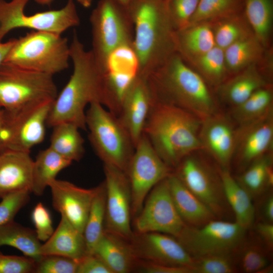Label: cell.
Masks as SVG:
<instances>
[{
  "label": "cell",
  "instance_id": "5bb4252c",
  "mask_svg": "<svg viewBox=\"0 0 273 273\" xmlns=\"http://www.w3.org/2000/svg\"><path fill=\"white\" fill-rule=\"evenodd\" d=\"M167 177L157 184L147 196L134 217L135 233L158 232L176 238L186 225L172 200Z\"/></svg>",
  "mask_w": 273,
  "mask_h": 273
},
{
  "label": "cell",
  "instance_id": "db71d44e",
  "mask_svg": "<svg viewBox=\"0 0 273 273\" xmlns=\"http://www.w3.org/2000/svg\"><path fill=\"white\" fill-rule=\"evenodd\" d=\"M4 114V110L2 108H0V150L1 147V132L3 122Z\"/></svg>",
  "mask_w": 273,
  "mask_h": 273
},
{
  "label": "cell",
  "instance_id": "b9f144b4",
  "mask_svg": "<svg viewBox=\"0 0 273 273\" xmlns=\"http://www.w3.org/2000/svg\"><path fill=\"white\" fill-rule=\"evenodd\" d=\"M78 261L57 255H42L36 262L34 273H76Z\"/></svg>",
  "mask_w": 273,
  "mask_h": 273
},
{
  "label": "cell",
  "instance_id": "6da1fadb",
  "mask_svg": "<svg viewBox=\"0 0 273 273\" xmlns=\"http://www.w3.org/2000/svg\"><path fill=\"white\" fill-rule=\"evenodd\" d=\"M69 46L73 73L53 102L47 125L68 122L85 130L86 106L95 102L105 106L104 78L91 50H86L75 31Z\"/></svg>",
  "mask_w": 273,
  "mask_h": 273
},
{
  "label": "cell",
  "instance_id": "52a82bcc",
  "mask_svg": "<svg viewBox=\"0 0 273 273\" xmlns=\"http://www.w3.org/2000/svg\"><path fill=\"white\" fill-rule=\"evenodd\" d=\"M198 152L184 157L173 172L217 219L231 221L233 213L225 198L219 167Z\"/></svg>",
  "mask_w": 273,
  "mask_h": 273
},
{
  "label": "cell",
  "instance_id": "f546056e",
  "mask_svg": "<svg viewBox=\"0 0 273 273\" xmlns=\"http://www.w3.org/2000/svg\"><path fill=\"white\" fill-rule=\"evenodd\" d=\"M253 235L251 238L247 234L234 252L238 272H269L272 268L271 251Z\"/></svg>",
  "mask_w": 273,
  "mask_h": 273
},
{
  "label": "cell",
  "instance_id": "681fc988",
  "mask_svg": "<svg viewBox=\"0 0 273 273\" xmlns=\"http://www.w3.org/2000/svg\"><path fill=\"white\" fill-rule=\"evenodd\" d=\"M254 235L271 252L273 249V223L258 221L253 225Z\"/></svg>",
  "mask_w": 273,
  "mask_h": 273
},
{
  "label": "cell",
  "instance_id": "f907efd6",
  "mask_svg": "<svg viewBox=\"0 0 273 273\" xmlns=\"http://www.w3.org/2000/svg\"><path fill=\"white\" fill-rule=\"evenodd\" d=\"M262 198L259 205V210L255 213V215H259V221L273 223V194L272 190L267 191Z\"/></svg>",
  "mask_w": 273,
  "mask_h": 273
},
{
  "label": "cell",
  "instance_id": "9f6ffc18",
  "mask_svg": "<svg viewBox=\"0 0 273 273\" xmlns=\"http://www.w3.org/2000/svg\"><path fill=\"white\" fill-rule=\"evenodd\" d=\"M116 2H117L119 4H120L121 5L125 7V8H127L128 5L130 3L131 0H115Z\"/></svg>",
  "mask_w": 273,
  "mask_h": 273
},
{
  "label": "cell",
  "instance_id": "d4e9b609",
  "mask_svg": "<svg viewBox=\"0 0 273 273\" xmlns=\"http://www.w3.org/2000/svg\"><path fill=\"white\" fill-rule=\"evenodd\" d=\"M40 252L42 255H60L78 261L86 254L83 234L61 216L52 235L42 244Z\"/></svg>",
  "mask_w": 273,
  "mask_h": 273
},
{
  "label": "cell",
  "instance_id": "836d02e7",
  "mask_svg": "<svg viewBox=\"0 0 273 273\" xmlns=\"http://www.w3.org/2000/svg\"><path fill=\"white\" fill-rule=\"evenodd\" d=\"M49 147L72 162L78 161L84 153V140L75 125L63 122L53 126Z\"/></svg>",
  "mask_w": 273,
  "mask_h": 273
},
{
  "label": "cell",
  "instance_id": "5b68a950",
  "mask_svg": "<svg viewBox=\"0 0 273 273\" xmlns=\"http://www.w3.org/2000/svg\"><path fill=\"white\" fill-rule=\"evenodd\" d=\"M70 59L67 38L50 32L32 30L15 38L4 62L53 76L69 67Z\"/></svg>",
  "mask_w": 273,
  "mask_h": 273
},
{
  "label": "cell",
  "instance_id": "7c38bea8",
  "mask_svg": "<svg viewBox=\"0 0 273 273\" xmlns=\"http://www.w3.org/2000/svg\"><path fill=\"white\" fill-rule=\"evenodd\" d=\"M235 221L215 219L198 227L186 225L175 238L193 258L234 252L247 235Z\"/></svg>",
  "mask_w": 273,
  "mask_h": 273
},
{
  "label": "cell",
  "instance_id": "f5cc1de1",
  "mask_svg": "<svg viewBox=\"0 0 273 273\" xmlns=\"http://www.w3.org/2000/svg\"><path fill=\"white\" fill-rule=\"evenodd\" d=\"M82 7L84 8H89L92 3L93 0H76Z\"/></svg>",
  "mask_w": 273,
  "mask_h": 273
},
{
  "label": "cell",
  "instance_id": "ee69618b",
  "mask_svg": "<svg viewBox=\"0 0 273 273\" xmlns=\"http://www.w3.org/2000/svg\"><path fill=\"white\" fill-rule=\"evenodd\" d=\"M29 192L10 194L0 202V228L14 220L18 212L30 200Z\"/></svg>",
  "mask_w": 273,
  "mask_h": 273
},
{
  "label": "cell",
  "instance_id": "8d00e7d4",
  "mask_svg": "<svg viewBox=\"0 0 273 273\" xmlns=\"http://www.w3.org/2000/svg\"><path fill=\"white\" fill-rule=\"evenodd\" d=\"M106 198L104 181L97 186L83 232L86 254H93L97 244L104 233Z\"/></svg>",
  "mask_w": 273,
  "mask_h": 273
},
{
  "label": "cell",
  "instance_id": "bcb514c9",
  "mask_svg": "<svg viewBox=\"0 0 273 273\" xmlns=\"http://www.w3.org/2000/svg\"><path fill=\"white\" fill-rule=\"evenodd\" d=\"M36 262L27 256L5 255L0 252V273H32Z\"/></svg>",
  "mask_w": 273,
  "mask_h": 273
},
{
  "label": "cell",
  "instance_id": "484cf974",
  "mask_svg": "<svg viewBox=\"0 0 273 273\" xmlns=\"http://www.w3.org/2000/svg\"><path fill=\"white\" fill-rule=\"evenodd\" d=\"M93 254L113 273H127L136 269L138 260L133 255L127 241L105 232Z\"/></svg>",
  "mask_w": 273,
  "mask_h": 273
},
{
  "label": "cell",
  "instance_id": "1f68e13d",
  "mask_svg": "<svg viewBox=\"0 0 273 273\" xmlns=\"http://www.w3.org/2000/svg\"><path fill=\"white\" fill-rule=\"evenodd\" d=\"M72 162L50 147L40 151L33 162L31 192L36 196L43 195L49 183Z\"/></svg>",
  "mask_w": 273,
  "mask_h": 273
},
{
  "label": "cell",
  "instance_id": "7dc6e473",
  "mask_svg": "<svg viewBox=\"0 0 273 273\" xmlns=\"http://www.w3.org/2000/svg\"><path fill=\"white\" fill-rule=\"evenodd\" d=\"M76 273H113L96 255L86 254L78 260Z\"/></svg>",
  "mask_w": 273,
  "mask_h": 273
},
{
  "label": "cell",
  "instance_id": "f1b7e54d",
  "mask_svg": "<svg viewBox=\"0 0 273 273\" xmlns=\"http://www.w3.org/2000/svg\"><path fill=\"white\" fill-rule=\"evenodd\" d=\"M235 179L252 200L258 198L267 191L272 190L273 152L255 160Z\"/></svg>",
  "mask_w": 273,
  "mask_h": 273
},
{
  "label": "cell",
  "instance_id": "ab89813d",
  "mask_svg": "<svg viewBox=\"0 0 273 273\" xmlns=\"http://www.w3.org/2000/svg\"><path fill=\"white\" fill-rule=\"evenodd\" d=\"M243 10V0H199L188 26L201 22L212 23Z\"/></svg>",
  "mask_w": 273,
  "mask_h": 273
},
{
  "label": "cell",
  "instance_id": "4fadbf2b",
  "mask_svg": "<svg viewBox=\"0 0 273 273\" xmlns=\"http://www.w3.org/2000/svg\"><path fill=\"white\" fill-rule=\"evenodd\" d=\"M173 172V169L161 159L143 133L126 172L131 190V217L139 214L152 188Z\"/></svg>",
  "mask_w": 273,
  "mask_h": 273
},
{
  "label": "cell",
  "instance_id": "816d5d0a",
  "mask_svg": "<svg viewBox=\"0 0 273 273\" xmlns=\"http://www.w3.org/2000/svg\"><path fill=\"white\" fill-rule=\"evenodd\" d=\"M15 40V38H12L6 42L0 41V65L4 61L14 44Z\"/></svg>",
  "mask_w": 273,
  "mask_h": 273
},
{
  "label": "cell",
  "instance_id": "74e56055",
  "mask_svg": "<svg viewBox=\"0 0 273 273\" xmlns=\"http://www.w3.org/2000/svg\"><path fill=\"white\" fill-rule=\"evenodd\" d=\"M215 45L222 50L253 33L243 10L211 23Z\"/></svg>",
  "mask_w": 273,
  "mask_h": 273
},
{
  "label": "cell",
  "instance_id": "11a10c76",
  "mask_svg": "<svg viewBox=\"0 0 273 273\" xmlns=\"http://www.w3.org/2000/svg\"><path fill=\"white\" fill-rule=\"evenodd\" d=\"M37 4L42 5H50L54 0H33Z\"/></svg>",
  "mask_w": 273,
  "mask_h": 273
},
{
  "label": "cell",
  "instance_id": "4316f807",
  "mask_svg": "<svg viewBox=\"0 0 273 273\" xmlns=\"http://www.w3.org/2000/svg\"><path fill=\"white\" fill-rule=\"evenodd\" d=\"M227 202L235 221L250 230L255 222V208L249 194L238 184L229 169L219 167Z\"/></svg>",
  "mask_w": 273,
  "mask_h": 273
},
{
  "label": "cell",
  "instance_id": "2e32d148",
  "mask_svg": "<svg viewBox=\"0 0 273 273\" xmlns=\"http://www.w3.org/2000/svg\"><path fill=\"white\" fill-rule=\"evenodd\" d=\"M139 71V60L132 44L120 46L108 56L102 71L105 107L116 116H118L122 100Z\"/></svg>",
  "mask_w": 273,
  "mask_h": 273
},
{
  "label": "cell",
  "instance_id": "30bf717a",
  "mask_svg": "<svg viewBox=\"0 0 273 273\" xmlns=\"http://www.w3.org/2000/svg\"><path fill=\"white\" fill-rule=\"evenodd\" d=\"M29 0H0V41L11 31L19 28L61 34L79 25L80 19L73 0H68L62 8L31 15L24 9Z\"/></svg>",
  "mask_w": 273,
  "mask_h": 273
},
{
  "label": "cell",
  "instance_id": "4dcf8cb0",
  "mask_svg": "<svg viewBox=\"0 0 273 273\" xmlns=\"http://www.w3.org/2000/svg\"><path fill=\"white\" fill-rule=\"evenodd\" d=\"M264 49L253 34L238 40L224 50L225 65L229 76L257 64L263 59Z\"/></svg>",
  "mask_w": 273,
  "mask_h": 273
},
{
  "label": "cell",
  "instance_id": "83f0119b",
  "mask_svg": "<svg viewBox=\"0 0 273 273\" xmlns=\"http://www.w3.org/2000/svg\"><path fill=\"white\" fill-rule=\"evenodd\" d=\"M177 52L186 62L206 53L215 45L211 23L190 25L176 31Z\"/></svg>",
  "mask_w": 273,
  "mask_h": 273
},
{
  "label": "cell",
  "instance_id": "d6986e66",
  "mask_svg": "<svg viewBox=\"0 0 273 273\" xmlns=\"http://www.w3.org/2000/svg\"><path fill=\"white\" fill-rule=\"evenodd\" d=\"M234 123L220 111L202 120L199 139L202 150L221 169L230 170L232 162L237 128Z\"/></svg>",
  "mask_w": 273,
  "mask_h": 273
},
{
  "label": "cell",
  "instance_id": "ffe728a7",
  "mask_svg": "<svg viewBox=\"0 0 273 273\" xmlns=\"http://www.w3.org/2000/svg\"><path fill=\"white\" fill-rule=\"evenodd\" d=\"M49 187L54 208L83 234L97 187L87 189L56 178L49 183Z\"/></svg>",
  "mask_w": 273,
  "mask_h": 273
},
{
  "label": "cell",
  "instance_id": "8fae6325",
  "mask_svg": "<svg viewBox=\"0 0 273 273\" xmlns=\"http://www.w3.org/2000/svg\"><path fill=\"white\" fill-rule=\"evenodd\" d=\"M54 101L36 103L14 111L3 109L0 152L12 150L30 153L34 146L43 142Z\"/></svg>",
  "mask_w": 273,
  "mask_h": 273
},
{
  "label": "cell",
  "instance_id": "603a6c76",
  "mask_svg": "<svg viewBox=\"0 0 273 273\" xmlns=\"http://www.w3.org/2000/svg\"><path fill=\"white\" fill-rule=\"evenodd\" d=\"M269 84L257 64L253 65L227 78L216 87V93L219 100L232 108Z\"/></svg>",
  "mask_w": 273,
  "mask_h": 273
},
{
  "label": "cell",
  "instance_id": "8992f818",
  "mask_svg": "<svg viewBox=\"0 0 273 273\" xmlns=\"http://www.w3.org/2000/svg\"><path fill=\"white\" fill-rule=\"evenodd\" d=\"M89 141L104 164L125 173L135 146L119 117L99 103H93L85 112Z\"/></svg>",
  "mask_w": 273,
  "mask_h": 273
},
{
  "label": "cell",
  "instance_id": "3957f363",
  "mask_svg": "<svg viewBox=\"0 0 273 273\" xmlns=\"http://www.w3.org/2000/svg\"><path fill=\"white\" fill-rule=\"evenodd\" d=\"M168 1L131 0L126 8L133 24L132 47L139 62V75L147 77L177 52Z\"/></svg>",
  "mask_w": 273,
  "mask_h": 273
},
{
  "label": "cell",
  "instance_id": "f6af8a7d",
  "mask_svg": "<svg viewBox=\"0 0 273 273\" xmlns=\"http://www.w3.org/2000/svg\"><path fill=\"white\" fill-rule=\"evenodd\" d=\"M31 218L37 238L40 241H46L54 232L49 210L42 203H38L32 212Z\"/></svg>",
  "mask_w": 273,
  "mask_h": 273
},
{
  "label": "cell",
  "instance_id": "9c48e42d",
  "mask_svg": "<svg viewBox=\"0 0 273 273\" xmlns=\"http://www.w3.org/2000/svg\"><path fill=\"white\" fill-rule=\"evenodd\" d=\"M92 49L101 70L109 54L117 47L132 44V22L127 9L115 0H99L90 17Z\"/></svg>",
  "mask_w": 273,
  "mask_h": 273
},
{
  "label": "cell",
  "instance_id": "d6a6232c",
  "mask_svg": "<svg viewBox=\"0 0 273 273\" xmlns=\"http://www.w3.org/2000/svg\"><path fill=\"white\" fill-rule=\"evenodd\" d=\"M41 245L35 230L14 220L0 228V247L9 246L15 248L35 262L42 256L40 252Z\"/></svg>",
  "mask_w": 273,
  "mask_h": 273
},
{
  "label": "cell",
  "instance_id": "277c9868",
  "mask_svg": "<svg viewBox=\"0 0 273 273\" xmlns=\"http://www.w3.org/2000/svg\"><path fill=\"white\" fill-rule=\"evenodd\" d=\"M201 122L184 109L153 101L143 133L161 159L174 170L184 157L202 150Z\"/></svg>",
  "mask_w": 273,
  "mask_h": 273
},
{
  "label": "cell",
  "instance_id": "9a60e30c",
  "mask_svg": "<svg viewBox=\"0 0 273 273\" xmlns=\"http://www.w3.org/2000/svg\"><path fill=\"white\" fill-rule=\"evenodd\" d=\"M105 176L106 212L104 232L126 241L132 237L131 190L126 173L109 165L104 164Z\"/></svg>",
  "mask_w": 273,
  "mask_h": 273
},
{
  "label": "cell",
  "instance_id": "e0dca14e",
  "mask_svg": "<svg viewBox=\"0 0 273 273\" xmlns=\"http://www.w3.org/2000/svg\"><path fill=\"white\" fill-rule=\"evenodd\" d=\"M127 241L138 260L170 266L193 265L194 258L171 235L158 232L134 233Z\"/></svg>",
  "mask_w": 273,
  "mask_h": 273
},
{
  "label": "cell",
  "instance_id": "d590c367",
  "mask_svg": "<svg viewBox=\"0 0 273 273\" xmlns=\"http://www.w3.org/2000/svg\"><path fill=\"white\" fill-rule=\"evenodd\" d=\"M243 11L252 31L266 48L273 23V0H243Z\"/></svg>",
  "mask_w": 273,
  "mask_h": 273
},
{
  "label": "cell",
  "instance_id": "44dd1931",
  "mask_svg": "<svg viewBox=\"0 0 273 273\" xmlns=\"http://www.w3.org/2000/svg\"><path fill=\"white\" fill-rule=\"evenodd\" d=\"M152 103L147 78L139 75L125 94L118 116L129 133L134 146L143 133Z\"/></svg>",
  "mask_w": 273,
  "mask_h": 273
},
{
  "label": "cell",
  "instance_id": "7bdbcfd3",
  "mask_svg": "<svg viewBox=\"0 0 273 273\" xmlns=\"http://www.w3.org/2000/svg\"><path fill=\"white\" fill-rule=\"evenodd\" d=\"M199 0H169L170 16L176 31L188 26Z\"/></svg>",
  "mask_w": 273,
  "mask_h": 273
},
{
  "label": "cell",
  "instance_id": "e575fe53",
  "mask_svg": "<svg viewBox=\"0 0 273 273\" xmlns=\"http://www.w3.org/2000/svg\"><path fill=\"white\" fill-rule=\"evenodd\" d=\"M273 110V91L271 84L255 91L240 105L231 108V117L241 125L257 120Z\"/></svg>",
  "mask_w": 273,
  "mask_h": 273
},
{
  "label": "cell",
  "instance_id": "ac0fdd59",
  "mask_svg": "<svg viewBox=\"0 0 273 273\" xmlns=\"http://www.w3.org/2000/svg\"><path fill=\"white\" fill-rule=\"evenodd\" d=\"M271 152H273V110L237 127L232 162L240 172L255 160Z\"/></svg>",
  "mask_w": 273,
  "mask_h": 273
},
{
  "label": "cell",
  "instance_id": "7a4b0ae2",
  "mask_svg": "<svg viewBox=\"0 0 273 273\" xmlns=\"http://www.w3.org/2000/svg\"><path fill=\"white\" fill-rule=\"evenodd\" d=\"M147 78L154 101L178 107L201 120L220 111L209 84L177 52Z\"/></svg>",
  "mask_w": 273,
  "mask_h": 273
},
{
  "label": "cell",
  "instance_id": "f35d334b",
  "mask_svg": "<svg viewBox=\"0 0 273 273\" xmlns=\"http://www.w3.org/2000/svg\"><path fill=\"white\" fill-rule=\"evenodd\" d=\"M206 82L215 87L230 76L224 59V50L215 46L203 55L188 61Z\"/></svg>",
  "mask_w": 273,
  "mask_h": 273
},
{
  "label": "cell",
  "instance_id": "7402d4cb",
  "mask_svg": "<svg viewBox=\"0 0 273 273\" xmlns=\"http://www.w3.org/2000/svg\"><path fill=\"white\" fill-rule=\"evenodd\" d=\"M33 162L30 153L0 152L1 199L15 193H31Z\"/></svg>",
  "mask_w": 273,
  "mask_h": 273
},
{
  "label": "cell",
  "instance_id": "c3c4849f",
  "mask_svg": "<svg viewBox=\"0 0 273 273\" xmlns=\"http://www.w3.org/2000/svg\"><path fill=\"white\" fill-rule=\"evenodd\" d=\"M136 268L145 273H193L190 266L165 265L140 260L138 261Z\"/></svg>",
  "mask_w": 273,
  "mask_h": 273
},
{
  "label": "cell",
  "instance_id": "60d3db41",
  "mask_svg": "<svg viewBox=\"0 0 273 273\" xmlns=\"http://www.w3.org/2000/svg\"><path fill=\"white\" fill-rule=\"evenodd\" d=\"M234 252L194 258L193 273L238 272Z\"/></svg>",
  "mask_w": 273,
  "mask_h": 273
},
{
  "label": "cell",
  "instance_id": "cb8c5ba5",
  "mask_svg": "<svg viewBox=\"0 0 273 273\" xmlns=\"http://www.w3.org/2000/svg\"><path fill=\"white\" fill-rule=\"evenodd\" d=\"M175 208L184 223L198 227L217 219L213 213L172 172L167 177Z\"/></svg>",
  "mask_w": 273,
  "mask_h": 273
},
{
  "label": "cell",
  "instance_id": "ba28073f",
  "mask_svg": "<svg viewBox=\"0 0 273 273\" xmlns=\"http://www.w3.org/2000/svg\"><path fill=\"white\" fill-rule=\"evenodd\" d=\"M53 76L3 62L0 65V108L11 111L54 101L58 93Z\"/></svg>",
  "mask_w": 273,
  "mask_h": 273
}]
</instances>
